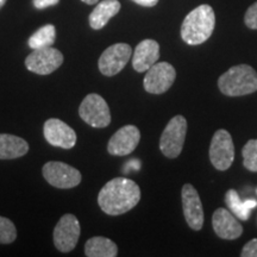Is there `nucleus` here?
Instances as JSON below:
<instances>
[{"mask_svg": "<svg viewBox=\"0 0 257 257\" xmlns=\"http://www.w3.org/2000/svg\"><path fill=\"white\" fill-rule=\"evenodd\" d=\"M141 200V189L136 182L126 178L111 180L100 189L98 204L108 216L124 214Z\"/></svg>", "mask_w": 257, "mask_h": 257, "instance_id": "nucleus-1", "label": "nucleus"}, {"mask_svg": "<svg viewBox=\"0 0 257 257\" xmlns=\"http://www.w3.org/2000/svg\"><path fill=\"white\" fill-rule=\"evenodd\" d=\"M216 15L210 5H200L186 16L181 25V37L189 46H198L211 37Z\"/></svg>", "mask_w": 257, "mask_h": 257, "instance_id": "nucleus-2", "label": "nucleus"}, {"mask_svg": "<svg viewBox=\"0 0 257 257\" xmlns=\"http://www.w3.org/2000/svg\"><path fill=\"white\" fill-rule=\"evenodd\" d=\"M220 92L229 96H242L257 91V73L248 64H238L225 72L218 80Z\"/></svg>", "mask_w": 257, "mask_h": 257, "instance_id": "nucleus-3", "label": "nucleus"}, {"mask_svg": "<svg viewBox=\"0 0 257 257\" xmlns=\"http://www.w3.org/2000/svg\"><path fill=\"white\" fill-rule=\"evenodd\" d=\"M187 134V120L184 115H175L169 120L160 138V149L169 159H175L182 152Z\"/></svg>", "mask_w": 257, "mask_h": 257, "instance_id": "nucleus-4", "label": "nucleus"}, {"mask_svg": "<svg viewBox=\"0 0 257 257\" xmlns=\"http://www.w3.org/2000/svg\"><path fill=\"white\" fill-rule=\"evenodd\" d=\"M79 114L93 127H106L111 123V112L105 99L95 93H91L83 99L79 107Z\"/></svg>", "mask_w": 257, "mask_h": 257, "instance_id": "nucleus-5", "label": "nucleus"}, {"mask_svg": "<svg viewBox=\"0 0 257 257\" xmlns=\"http://www.w3.org/2000/svg\"><path fill=\"white\" fill-rule=\"evenodd\" d=\"M43 176L51 186L62 189L76 187L82 179L78 169L57 161H50L43 166Z\"/></svg>", "mask_w": 257, "mask_h": 257, "instance_id": "nucleus-6", "label": "nucleus"}, {"mask_svg": "<svg viewBox=\"0 0 257 257\" xmlns=\"http://www.w3.org/2000/svg\"><path fill=\"white\" fill-rule=\"evenodd\" d=\"M63 63V55L55 48L46 47L34 51L25 59V67L32 73L48 75L55 72Z\"/></svg>", "mask_w": 257, "mask_h": 257, "instance_id": "nucleus-7", "label": "nucleus"}, {"mask_svg": "<svg viewBox=\"0 0 257 257\" xmlns=\"http://www.w3.org/2000/svg\"><path fill=\"white\" fill-rule=\"evenodd\" d=\"M176 78L175 68L168 62H156L147 70L144 88L152 94H162L172 87Z\"/></svg>", "mask_w": 257, "mask_h": 257, "instance_id": "nucleus-8", "label": "nucleus"}, {"mask_svg": "<svg viewBox=\"0 0 257 257\" xmlns=\"http://www.w3.org/2000/svg\"><path fill=\"white\" fill-rule=\"evenodd\" d=\"M210 160L218 170H226L234 160V146L231 135L226 130L216 131L210 147Z\"/></svg>", "mask_w": 257, "mask_h": 257, "instance_id": "nucleus-9", "label": "nucleus"}, {"mask_svg": "<svg viewBox=\"0 0 257 257\" xmlns=\"http://www.w3.org/2000/svg\"><path fill=\"white\" fill-rule=\"evenodd\" d=\"M133 55V49L126 43H115L108 47L99 59V70L105 76H113L124 69Z\"/></svg>", "mask_w": 257, "mask_h": 257, "instance_id": "nucleus-10", "label": "nucleus"}, {"mask_svg": "<svg viewBox=\"0 0 257 257\" xmlns=\"http://www.w3.org/2000/svg\"><path fill=\"white\" fill-rule=\"evenodd\" d=\"M80 232L79 220L74 214H64L54 229V244L61 252H69L75 248Z\"/></svg>", "mask_w": 257, "mask_h": 257, "instance_id": "nucleus-11", "label": "nucleus"}, {"mask_svg": "<svg viewBox=\"0 0 257 257\" xmlns=\"http://www.w3.org/2000/svg\"><path fill=\"white\" fill-rule=\"evenodd\" d=\"M184 214L191 229L199 231L204 225V210L197 189L192 185L186 184L181 191Z\"/></svg>", "mask_w": 257, "mask_h": 257, "instance_id": "nucleus-12", "label": "nucleus"}, {"mask_svg": "<svg viewBox=\"0 0 257 257\" xmlns=\"http://www.w3.org/2000/svg\"><path fill=\"white\" fill-rule=\"evenodd\" d=\"M140 140V130L135 125H125L110 138L107 152L114 156H126L136 149Z\"/></svg>", "mask_w": 257, "mask_h": 257, "instance_id": "nucleus-13", "label": "nucleus"}, {"mask_svg": "<svg viewBox=\"0 0 257 257\" xmlns=\"http://www.w3.org/2000/svg\"><path fill=\"white\" fill-rule=\"evenodd\" d=\"M44 137L51 146L63 149H72L76 144V134L64 121L51 118L44 123Z\"/></svg>", "mask_w": 257, "mask_h": 257, "instance_id": "nucleus-14", "label": "nucleus"}, {"mask_svg": "<svg viewBox=\"0 0 257 257\" xmlns=\"http://www.w3.org/2000/svg\"><path fill=\"white\" fill-rule=\"evenodd\" d=\"M212 225L217 236L223 239H237L243 233L242 225L238 223L232 212L225 208H218L214 211L213 217H212Z\"/></svg>", "mask_w": 257, "mask_h": 257, "instance_id": "nucleus-15", "label": "nucleus"}, {"mask_svg": "<svg viewBox=\"0 0 257 257\" xmlns=\"http://www.w3.org/2000/svg\"><path fill=\"white\" fill-rule=\"evenodd\" d=\"M160 59V44L154 40H144L134 51L133 67L138 73L147 72Z\"/></svg>", "mask_w": 257, "mask_h": 257, "instance_id": "nucleus-16", "label": "nucleus"}, {"mask_svg": "<svg viewBox=\"0 0 257 257\" xmlns=\"http://www.w3.org/2000/svg\"><path fill=\"white\" fill-rule=\"evenodd\" d=\"M119 10L120 3L118 0H102L89 15V25L94 30H100L119 12Z\"/></svg>", "mask_w": 257, "mask_h": 257, "instance_id": "nucleus-17", "label": "nucleus"}, {"mask_svg": "<svg viewBox=\"0 0 257 257\" xmlns=\"http://www.w3.org/2000/svg\"><path fill=\"white\" fill-rule=\"evenodd\" d=\"M29 152V144L23 138L9 134H0V160H14Z\"/></svg>", "mask_w": 257, "mask_h": 257, "instance_id": "nucleus-18", "label": "nucleus"}, {"mask_svg": "<svg viewBox=\"0 0 257 257\" xmlns=\"http://www.w3.org/2000/svg\"><path fill=\"white\" fill-rule=\"evenodd\" d=\"M85 255L87 257H115L118 248L114 242L106 237H93L85 245Z\"/></svg>", "mask_w": 257, "mask_h": 257, "instance_id": "nucleus-19", "label": "nucleus"}, {"mask_svg": "<svg viewBox=\"0 0 257 257\" xmlns=\"http://www.w3.org/2000/svg\"><path fill=\"white\" fill-rule=\"evenodd\" d=\"M56 40V29L54 25L47 24L44 27L32 34L29 38L28 43L31 49H40V48L51 47Z\"/></svg>", "mask_w": 257, "mask_h": 257, "instance_id": "nucleus-20", "label": "nucleus"}, {"mask_svg": "<svg viewBox=\"0 0 257 257\" xmlns=\"http://www.w3.org/2000/svg\"><path fill=\"white\" fill-rule=\"evenodd\" d=\"M225 201L229 206V210L240 220H248L251 214V210L246 206L245 201L240 200L238 193L234 189H229L225 195Z\"/></svg>", "mask_w": 257, "mask_h": 257, "instance_id": "nucleus-21", "label": "nucleus"}, {"mask_svg": "<svg viewBox=\"0 0 257 257\" xmlns=\"http://www.w3.org/2000/svg\"><path fill=\"white\" fill-rule=\"evenodd\" d=\"M244 167L250 172H257V138L250 140L242 150Z\"/></svg>", "mask_w": 257, "mask_h": 257, "instance_id": "nucleus-22", "label": "nucleus"}, {"mask_svg": "<svg viewBox=\"0 0 257 257\" xmlns=\"http://www.w3.org/2000/svg\"><path fill=\"white\" fill-rule=\"evenodd\" d=\"M17 238V230L9 218L0 216V243L10 244Z\"/></svg>", "mask_w": 257, "mask_h": 257, "instance_id": "nucleus-23", "label": "nucleus"}, {"mask_svg": "<svg viewBox=\"0 0 257 257\" xmlns=\"http://www.w3.org/2000/svg\"><path fill=\"white\" fill-rule=\"evenodd\" d=\"M245 25L249 29L257 30V2L252 4L245 12V17H244Z\"/></svg>", "mask_w": 257, "mask_h": 257, "instance_id": "nucleus-24", "label": "nucleus"}, {"mask_svg": "<svg viewBox=\"0 0 257 257\" xmlns=\"http://www.w3.org/2000/svg\"><path fill=\"white\" fill-rule=\"evenodd\" d=\"M242 257H257V238L251 239L244 245L240 252Z\"/></svg>", "mask_w": 257, "mask_h": 257, "instance_id": "nucleus-25", "label": "nucleus"}, {"mask_svg": "<svg viewBox=\"0 0 257 257\" xmlns=\"http://www.w3.org/2000/svg\"><path fill=\"white\" fill-rule=\"evenodd\" d=\"M60 0H32L34 3V6L38 10H43L47 8H50V6L57 5Z\"/></svg>", "mask_w": 257, "mask_h": 257, "instance_id": "nucleus-26", "label": "nucleus"}, {"mask_svg": "<svg viewBox=\"0 0 257 257\" xmlns=\"http://www.w3.org/2000/svg\"><path fill=\"white\" fill-rule=\"evenodd\" d=\"M141 168V161L138 160H130L126 165L124 166V173H128L130 170H138Z\"/></svg>", "mask_w": 257, "mask_h": 257, "instance_id": "nucleus-27", "label": "nucleus"}, {"mask_svg": "<svg viewBox=\"0 0 257 257\" xmlns=\"http://www.w3.org/2000/svg\"><path fill=\"white\" fill-rule=\"evenodd\" d=\"M133 2L138 5L146 6V8H153V6H155L159 3V0H133Z\"/></svg>", "mask_w": 257, "mask_h": 257, "instance_id": "nucleus-28", "label": "nucleus"}, {"mask_svg": "<svg viewBox=\"0 0 257 257\" xmlns=\"http://www.w3.org/2000/svg\"><path fill=\"white\" fill-rule=\"evenodd\" d=\"M81 2L86 3V4H87V5H94V4H96V3L99 2V0H81Z\"/></svg>", "mask_w": 257, "mask_h": 257, "instance_id": "nucleus-29", "label": "nucleus"}, {"mask_svg": "<svg viewBox=\"0 0 257 257\" xmlns=\"http://www.w3.org/2000/svg\"><path fill=\"white\" fill-rule=\"evenodd\" d=\"M5 3H6V0H0V9L5 5Z\"/></svg>", "mask_w": 257, "mask_h": 257, "instance_id": "nucleus-30", "label": "nucleus"}]
</instances>
